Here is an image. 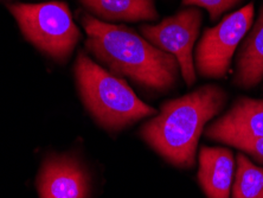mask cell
I'll use <instances>...</instances> for the list:
<instances>
[{"label":"cell","mask_w":263,"mask_h":198,"mask_svg":"<svg viewBox=\"0 0 263 198\" xmlns=\"http://www.w3.org/2000/svg\"><path fill=\"white\" fill-rule=\"evenodd\" d=\"M86 46L119 77L127 76L151 91L165 92L176 84L178 62L127 26L108 24L89 13L81 15Z\"/></svg>","instance_id":"obj_1"},{"label":"cell","mask_w":263,"mask_h":198,"mask_svg":"<svg viewBox=\"0 0 263 198\" xmlns=\"http://www.w3.org/2000/svg\"><path fill=\"white\" fill-rule=\"evenodd\" d=\"M202 21L203 13L197 7H189L165 18L160 24L140 26L142 36L151 44L176 57L189 87L196 81L192 50L198 38Z\"/></svg>","instance_id":"obj_6"},{"label":"cell","mask_w":263,"mask_h":198,"mask_svg":"<svg viewBox=\"0 0 263 198\" xmlns=\"http://www.w3.org/2000/svg\"><path fill=\"white\" fill-rule=\"evenodd\" d=\"M75 75L83 103L106 130H121L157 113L135 95L122 77L104 70L84 52L77 56Z\"/></svg>","instance_id":"obj_3"},{"label":"cell","mask_w":263,"mask_h":198,"mask_svg":"<svg viewBox=\"0 0 263 198\" xmlns=\"http://www.w3.org/2000/svg\"><path fill=\"white\" fill-rule=\"evenodd\" d=\"M41 198H88L89 178L76 159L52 156L44 161L38 177Z\"/></svg>","instance_id":"obj_8"},{"label":"cell","mask_w":263,"mask_h":198,"mask_svg":"<svg viewBox=\"0 0 263 198\" xmlns=\"http://www.w3.org/2000/svg\"><path fill=\"white\" fill-rule=\"evenodd\" d=\"M254 3L228 14L217 25L206 28L195 51V65L199 75L222 79L230 68L239 43L253 25Z\"/></svg>","instance_id":"obj_5"},{"label":"cell","mask_w":263,"mask_h":198,"mask_svg":"<svg viewBox=\"0 0 263 198\" xmlns=\"http://www.w3.org/2000/svg\"><path fill=\"white\" fill-rule=\"evenodd\" d=\"M98 18L107 21H156L154 0H80Z\"/></svg>","instance_id":"obj_11"},{"label":"cell","mask_w":263,"mask_h":198,"mask_svg":"<svg viewBox=\"0 0 263 198\" xmlns=\"http://www.w3.org/2000/svg\"><path fill=\"white\" fill-rule=\"evenodd\" d=\"M228 95L216 84H205L162 104L159 115L142 126L144 140L179 168L195 165L197 145L208 121L223 110Z\"/></svg>","instance_id":"obj_2"},{"label":"cell","mask_w":263,"mask_h":198,"mask_svg":"<svg viewBox=\"0 0 263 198\" xmlns=\"http://www.w3.org/2000/svg\"><path fill=\"white\" fill-rule=\"evenodd\" d=\"M233 198H263V168L254 165L245 154L237 156Z\"/></svg>","instance_id":"obj_12"},{"label":"cell","mask_w":263,"mask_h":198,"mask_svg":"<svg viewBox=\"0 0 263 198\" xmlns=\"http://www.w3.org/2000/svg\"><path fill=\"white\" fill-rule=\"evenodd\" d=\"M205 135L227 145L245 139H263V100L237 99L228 113L206 128Z\"/></svg>","instance_id":"obj_7"},{"label":"cell","mask_w":263,"mask_h":198,"mask_svg":"<svg viewBox=\"0 0 263 198\" xmlns=\"http://www.w3.org/2000/svg\"><path fill=\"white\" fill-rule=\"evenodd\" d=\"M242 0H181L185 6L203 7L210 14L211 22H216L220 15L238 5Z\"/></svg>","instance_id":"obj_13"},{"label":"cell","mask_w":263,"mask_h":198,"mask_svg":"<svg viewBox=\"0 0 263 198\" xmlns=\"http://www.w3.org/2000/svg\"><path fill=\"white\" fill-rule=\"evenodd\" d=\"M234 156L223 147L200 149L198 181L208 198H229Z\"/></svg>","instance_id":"obj_9"},{"label":"cell","mask_w":263,"mask_h":198,"mask_svg":"<svg viewBox=\"0 0 263 198\" xmlns=\"http://www.w3.org/2000/svg\"><path fill=\"white\" fill-rule=\"evenodd\" d=\"M263 79V5L257 21L237 55L234 83L241 88H253Z\"/></svg>","instance_id":"obj_10"},{"label":"cell","mask_w":263,"mask_h":198,"mask_svg":"<svg viewBox=\"0 0 263 198\" xmlns=\"http://www.w3.org/2000/svg\"><path fill=\"white\" fill-rule=\"evenodd\" d=\"M9 10L26 40L57 61L67 60L79 43L81 32L65 3L13 4Z\"/></svg>","instance_id":"obj_4"},{"label":"cell","mask_w":263,"mask_h":198,"mask_svg":"<svg viewBox=\"0 0 263 198\" xmlns=\"http://www.w3.org/2000/svg\"><path fill=\"white\" fill-rule=\"evenodd\" d=\"M230 146L245 151L249 156L256 159L258 163L263 164V139H245V140H236L230 143Z\"/></svg>","instance_id":"obj_14"}]
</instances>
